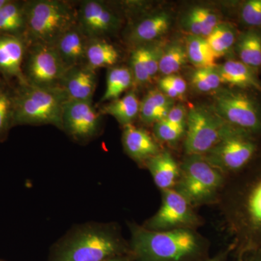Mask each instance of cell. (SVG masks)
<instances>
[{"label":"cell","instance_id":"1","mask_svg":"<svg viewBox=\"0 0 261 261\" xmlns=\"http://www.w3.org/2000/svg\"><path fill=\"white\" fill-rule=\"evenodd\" d=\"M123 242L109 224H88L57 244L49 261H103L122 255Z\"/></svg>","mask_w":261,"mask_h":261},{"label":"cell","instance_id":"2","mask_svg":"<svg viewBox=\"0 0 261 261\" xmlns=\"http://www.w3.org/2000/svg\"><path fill=\"white\" fill-rule=\"evenodd\" d=\"M132 253L138 261H182L200 248L197 235L189 228L154 231L130 225Z\"/></svg>","mask_w":261,"mask_h":261},{"label":"cell","instance_id":"3","mask_svg":"<svg viewBox=\"0 0 261 261\" xmlns=\"http://www.w3.org/2000/svg\"><path fill=\"white\" fill-rule=\"evenodd\" d=\"M68 98L61 88H45L30 84L13 91V126L53 125L63 129V108Z\"/></svg>","mask_w":261,"mask_h":261},{"label":"cell","instance_id":"4","mask_svg":"<svg viewBox=\"0 0 261 261\" xmlns=\"http://www.w3.org/2000/svg\"><path fill=\"white\" fill-rule=\"evenodd\" d=\"M27 29L24 40L27 46L54 45L58 39L77 21V10L68 2L34 0L25 2Z\"/></svg>","mask_w":261,"mask_h":261},{"label":"cell","instance_id":"5","mask_svg":"<svg viewBox=\"0 0 261 261\" xmlns=\"http://www.w3.org/2000/svg\"><path fill=\"white\" fill-rule=\"evenodd\" d=\"M231 218L233 229L244 246L261 250V166L239 183Z\"/></svg>","mask_w":261,"mask_h":261},{"label":"cell","instance_id":"6","mask_svg":"<svg viewBox=\"0 0 261 261\" xmlns=\"http://www.w3.org/2000/svg\"><path fill=\"white\" fill-rule=\"evenodd\" d=\"M224 178L219 170L211 166L202 155H187L180 166L175 190L192 205L212 200Z\"/></svg>","mask_w":261,"mask_h":261},{"label":"cell","instance_id":"7","mask_svg":"<svg viewBox=\"0 0 261 261\" xmlns=\"http://www.w3.org/2000/svg\"><path fill=\"white\" fill-rule=\"evenodd\" d=\"M233 128L216 113L212 106L190 108L185 132L187 155H205Z\"/></svg>","mask_w":261,"mask_h":261},{"label":"cell","instance_id":"8","mask_svg":"<svg viewBox=\"0 0 261 261\" xmlns=\"http://www.w3.org/2000/svg\"><path fill=\"white\" fill-rule=\"evenodd\" d=\"M226 123L253 136L261 133V110L257 101L241 91H219L212 106Z\"/></svg>","mask_w":261,"mask_h":261},{"label":"cell","instance_id":"9","mask_svg":"<svg viewBox=\"0 0 261 261\" xmlns=\"http://www.w3.org/2000/svg\"><path fill=\"white\" fill-rule=\"evenodd\" d=\"M257 150L255 136L234 128L203 157L220 172H237L251 162Z\"/></svg>","mask_w":261,"mask_h":261},{"label":"cell","instance_id":"10","mask_svg":"<svg viewBox=\"0 0 261 261\" xmlns=\"http://www.w3.org/2000/svg\"><path fill=\"white\" fill-rule=\"evenodd\" d=\"M67 70L54 45L27 46L23 65L27 83L45 88H61Z\"/></svg>","mask_w":261,"mask_h":261},{"label":"cell","instance_id":"11","mask_svg":"<svg viewBox=\"0 0 261 261\" xmlns=\"http://www.w3.org/2000/svg\"><path fill=\"white\" fill-rule=\"evenodd\" d=\"M198 222L192 205L173 189L162 190V203L159 211L147 221L146 228L166 231L178 228H189Z\"/></svg>","mask_w":261,"mask_h":261},{"label":"cell","instance_id":"12","mask_svg":"<svg viewBox=\"0 0 261 261\" xmlns=\"http://www.w3.org/2000/svg\"><path fill=\"white\" fill-rule=\"evenodd\" d=\"M101 116L91 101L68 99L63 108L62 130L77 142H87L99 134Z\"/></svg>","mask_w":261,"mask_h":261},{"label":"cell","instance_id":"13","mask_svg":"<svg viewBox=\"0 0 261 261\" xmlns=\"http://www.w3.org/2000/svg\"><path fill=\"white\" fill-rule=\"evenodd\" d=\"M77 21L80 28L92 38H105L116 32L121 20L104 2L86 0L77 10Z\"/></svg>","mask_w":261,"mask_h":261},{"label":"cell","instance_id":"14","mask_svg":"<svg viewBox=\"0 0 261 261\" xmlns=\"http://www.w3.org/2000/svg\"><path fill=\"white\" fill-rule=\"evenodd\" d=\"M27 49L23 38L0 34V74L5 80H16L18 85L28 84L23 71Z\"/></svg>","mask_w":261,"mask_h":261},{"label":"cell","instance_id":"15","mask_svg":"<svg viewBox=\"0 0 261 261\" xmlns=\"http://www.w3.org/2000/svg\"><path fill=\"white\" fill-rule=\"evenodd\" d=\"M97 84L96 70L85 64L67 70L62 80L61 88L70 100L92 102Z\"/></svg>","mask_w":261,"mask_h":261},{"label":"cell","instance_id":"16","mask_svg":"<svg viewBox=\"0 0 261 261\" xmlns=\"http://www.w3.org/2000/svg\"><path fill=\"white\" fill-rule=\"evenodd\" d=\"M89 39L77 23L58 39L55 47L68 69L86 64Z\"/></svg>","mask_w":261,"mask_h":261},{"label":"cell","instance_id":"17","mask_svg":"<svg viewBox=\"0 0 261 261\" xmlns=\"http://www.w3.org/2000/svg\"><path fill=\"white\" fill-rule=\"evenodd\" d=\"M172 22L167 11H161L145 17L134 25L128 35V40L136 46L157 42L167 33Z\"/></svg>","mask_w":261,"mask_h":261},{"label":"cell","instance_id":"18","mask_svg":"<svg viewBox=\"0 0 261 261\" xmlns=\"http://www.w3.org/2000/svg\"><path fill=\"white\" fill-rule=\"evenodd\" d=\"M122 142L126 153L137 162H146L161 152L149 132L133 124L123 126Z\"/></svg>","mask_w":261,"mask_h":261},{"label":"cell","instance_id":"19","mask_svg":"<svg viewBox=\"0 0 261 261\" xmlns=\"http://www.w3.org/2000/svg\"><path fill=\"white\" fill-rule=\"evenodd\" d=\"M222 84L243 89H253L261 93V82L256 71L240 61L231 60L216 66Z\"/></svg>","mask_w":261,"mask_h":261},{"label":"cell","instance_id":"20","mask_svg":"<svg viewBox=\"0 0 261 261\" xmlns=\"http://www.w3.org/2000/svg\"><path fill=\"white\" fill-rule=\"evenodd\" d=\"M221 22L216 10L207 7L196 6L184 15L181 27L188 35L206 39Z\"/></svg>","mask_w":261,"mask_h":261},{"label":"cell","instance_id":"21","mask_svg":"<svg viewBox=\"0 0 261 261\" xmlns=\"http://www.w3.org/2000/svg\"><path fill=\"white\" fill-rule=\"evenodd\" d=\"M154 183L162 190H169L175 187L179 176L178 167L173 156L168 151L160 152L146 161Z\"/></svg>","mask_w":261,"mask_h":261},{"label":"cell","instance_id":"22","mask_svg":"<svg viewBox=\"0 0 261 261\" xmlns=\"http://www.w3.org/2000/svg\"><path fill=\"white\" fill-rule=\"evenodd\" d=\"M121 59L119 49L105 38L89 39L86 54V65L94 70L112 68Z\"/></svg>","mask_w":261,"mask_h":261},{"label":"cell","instance_id":"23","mask_svg":"<svg viewBox=\"0 0 261 261\" xmlns=\"http://www.w3.org/2000/svg\"><path fill=\"white\" fill-rule=\"evenodd\" d=\"M174 104V100L163 94L159 89H152L140 101L139 116L144 123L154 125L166 119Z\"/></svg>","mask_w":261,"mask_h":261},{"label":"cell","instance_id":"24","mask_svg":"<svg viewBox=\"0 0 261 261\" xmlns=\"http://www.w3.org/2000/svg\"><path fill=\"white\" fill-rule=\"evenodd\" d=\"M235 51L244 64L257 70L261 68V30L250 29L237 39Z\"/></svg>","mask_w":261,"mask_h":261},{"label":"cell","instance_id":"25","mask_svg":"<svg viewBox=\"0 0 261 261\" xmlns=\"http://www.w3.org/2000/svg\"><path fill=\"white\" fill-rule=\"evenodd\" d=\"M140 101L134 91L127 92L124 96L104 105L99 110L101 114L110 115L117 121L126 126L133 124L140 114Z\"/></svg>","mask_w":261,"mask_h":261},{"label":"cell","instance_id":"26","mask_svg":"<svg viewBox=\"0 0 261 261\" xmlns=\"http://www.w3.org/2000/svg\"><path fill=\"white\" fill-rule=\"evenodd\" d=\"M25 29V2L9 0L0 9V34L16 36L23 39Z\"/></svg>","mask_w":261,"mask_h":261},{"label":"cell","instance_id":"27","mask_svg":"<svg viewBox=\"0 0 261 261\" xmlns=\"http://www.w3.org/2000/svg\"><path fill=\"white\" fill-rule=\"evenodd\" d=\"M106 89L101 102L113 101L121 97L122 94L135 84L129 67H112L108 68Z\"/></svg>","mask_w":261,"mask_h":261},{"label":"cell","instance_id":"28","mask_svg":"<svg viewBox=\"0 0 261 261\" xmlns=\"http://www.w3.org/2000/svg\"><path fill=\"white\" fill-rule=\"evenodd\" d=\"M187 61L186 45L177 41L169 43L163 47L159 62V73L163 76L176 74Z\"/></svg>","mask_w":261,"mask_h":261},{"label":"cell","instance_id":"29","mask_svg":"<svg viewBox=\"0 0 261 261\" xmlns=\"http://www.w3.org/2000/svg\"><path fill=\"white\" fill-rule=\"evenodd\" d=\"M186 49L188 61L196 68H215L217 58L211 50L205 38L187 35Z\"/></svg>","mask_w":261,"mask_h":261},{"label":"cell","instance_id":"30","mask_svg":"<svg viewBox=\"0 0 261 261\" xmlns=\"http://www.w3.org/2000/svg\"><path fill=\"white\" fill-rule=\"evenodd\" d=\"M238 37L236 29L231 24L221 22L206 39L218 59L234 47Z\"/></svg>","mask_w":261,"mask_h":261},{"label":"cell","instance_id":"31","mask_svg":"<svg viewBox=\"0 0 261 261\" xmlns=\"http://www.w3.org/2000/svg\"><path fill=\"white\" fill-rule=\"evenodd\" d=\"M13 126V91L0 80V142L8 137Z\"/></svg>","mask_w":261,"mask_h":261},{"label":"cell","instance_id":"32","mask_svg":"<svg viewBox=\"0 0 261 261\" xmlns=\"http://www.w3.org/2000/svg\"><path fill=\"white\" fill-rule=\"evenodd\" d=\"M190 82L193 88L201 93L216 92L222 84L216 67L196 68L191 73Z\"/></svg>","mask_w":261,"mask_h":261},{"label":"cell","instance_id":"33","mask_svg":"<svg viewBox=\"0 0 261 261\" xmlns=\"http://www.w3.org/2000/svg\"><path fill=\"white\" fill-rule=\"evenodd\" d=\"M129 68L133 74L135 84L145 85L152 80L146 58L145 44L136 46L134 48L130 53Z\"/></svg>","mask_w":261,"mask_h":261},{"label":"cell","instance_id":"34","mask_svg":"<svg viewBox=\"0 0 261 261\" xmlns=\"http://www.w3.org/2000/svg\"><path fill=\"white\" fill-rule=\"evenodd\" d=\"M242 21L250 29L261 28V0H249L240 9Z\"/></svg>","mask_w":261,"mask_h":261},{"label":"cell","instance_id":"35","mask_svg":"<svg viewBox=\"0 0 261 261\" xmlns=\"http://www.w3.org/2000/svg\"><path fill=\"white\" fill-rule=\"evenodd\" d=\"M153 132L158 140L166 142H176L183 137L186 129L175 126L164 119L154 123Z\"/></svg>","mask_w":261,"mask_h":261},{"label":"cell","instance_id":"36","mask_svg":"<svg viewBox=\"0 0 261 261\" xmlns=\"http://www.w3.org/2000/svg\"><path fill=\"white\" fill-rule=\"evenodd\" d=\"M187 114L188 111L184 105L180 103L177 105L174 104L168 112L166 120L175 126L186 129Z\"/></svg>","mask_w":261,"mask_h":261},{"label":"cell","instance_id":"37","mask_svg":"<svg viewBox=\"0 0 261 261\" xmlns=\"http://www.w3.org/2000/svg\"><path fill=\"white\" fill-rule=\"evenodd\" d=\"M163 78L167 81L168 83L179 94V95L181 96L182 98L185 97V94L186 93L187 90L186 81L184 80L180 75L176 74L163 76Z\"/></svg>","mask_w":261,"mask_h":261},{"label":"cell","instance_id":"38","mask_svg":"<svg viewBox=\"0 0 261 261\" xmlns=\"http://www.w3.org/2000/svg\"><path fill=\"white\" fill-rule=\"evenodd\" d=\"M159 89L163 94H166L167 97L171 98L173 100L175 101L176 99H179L180 100V99H183V98L179 95V94L168 83L167 81L165 80L163 77L159 81Z\"/></svg>","mask_w":261,"mask_h":261},{"label":"cell","instance_id":"39","mask_svg":"<svg viewBox=\"0 0 261 261\" xmlns=\"http://www.w3.org/2000/svg\"><path fill=\"white\" fill-rule=\"evenodd\" d=\"M228 252V251L221 252L219 255L204 261H224L226 259V256H227Z\"/></svg>","mask_w":261,"mask_h":261},{"label":"cell","instance_id":"40","mask_svg":"<svg viewBox=\"0 0 261 261\" xmlns=\"http://www.w3.org/2000/svg\"><path fill=\"white\" fill-rule=\"evenodd\" d=\"M103 261H130V257L125 256V255H119V256L111 257V258Z\"/></svg>","mask_w":261,"mask_h":261},{"label":"cell","instance_id":"41","mask_svg":"<svg viewBox=\"0 0 261 261\" xmlns=\"http://www.w3.org/2000/svg\"><path fill=\"white\" fill-rule=\"evenodd\" d=\"M8 1H9V0H0V9H1L6 3H8Z\"/></svg>","mask_w":261,"mask_h":261},{"label":"cell","instance_id":"42","mask_svg":"<svg viewBox=\"0 0 261 261\" xmlns=\"http://www.w3.org/2000/svg\"><path fill=\"white\" fill-rule=\"evenodd\" d=\"M254 261H261V255H260V256L256 257V258H255V260Z\"/></svg>","mask_w":261,"mask_h":261}]
</instances>
